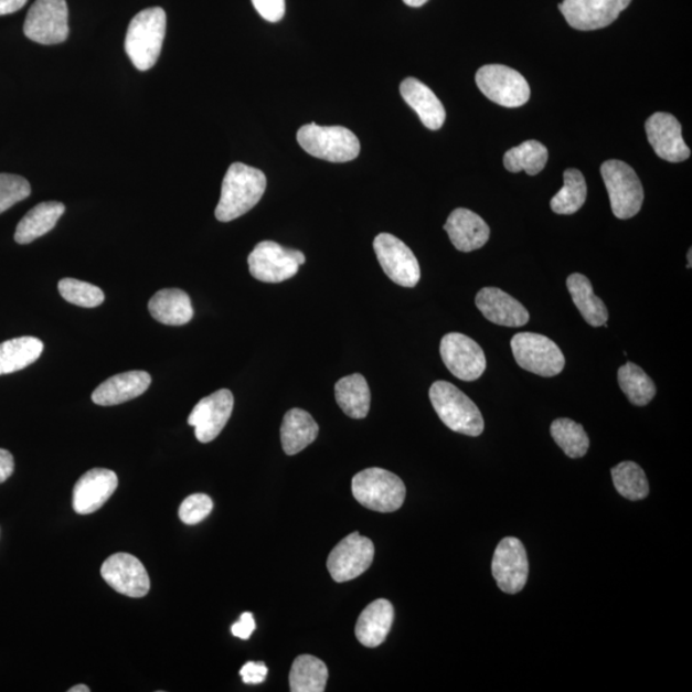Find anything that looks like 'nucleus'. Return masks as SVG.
Listing matches in <instances>:
<instances>
[{
	"label": "nucleus",
	"instance_id": "f257e3e1",
	"mask_svg": "<svg viewBox=\"0 0 692 692\" xmlns=\"http://www.w3.org/2000/svg\"><path fill=\"white\" fill-rule=\"evenodd\" d=\"M266 188V174L260 170L238 162L231 164L222 182L216 219L230 222L244 216L259 203Z\"/></svg>",
	"mask_w": 692,
	"mask_h": 692
},
{
	"label": "nucleus",
	"instance_id": "f03ea898",
	"mask_svg": "<svg viewBox=\"0 0 692 692\" xmlns=\"http://www.w3.org/2000/svg\"><path fill=\"white\" fill-rule=\"evenodd\" d=\"M167 15L161 7L148 8L131 20L125 39V51L139 71L152 68L162 52Z\"/></svg>",
	"mask_w": 692,
	"mask_h": 692
},
{
	"label": "nucleus",
	"instance_id": "7ed1b4c3",
	"mask_svg": "<svg viewBox=\"0 0 692 692\" xmlns=\"http://www.w3.org/2000/svg\"><path fill=\"white\" fill-rule=\"evenodd\" d=\"M429 401L437 416L451 432L473 437L483 433L480 409L457 386L447 381H436L429 388Z\"/></svg>",
	"mask_w": 692,
	"mask_h": 692
},
{
	"label": "nucleus",
	"instance_id": "20e7f679",
	"mask_svg": "<svg viewBox=\"0 0 692 692\" xmlns=\"http://www.w3.org/2000/svg\"><path fill=\"white\" fill-rule=\"evenodd\" d=\"M298 142L306 152L333 163L353 161L361 153V142L354 132L343 126H301Z\"/></svg>",
	"mask_w": 692,
	"mask_h": 692
},
{
	"label": "nucleus",
	"instance_id": "39448f33",
	"mask_svg": "<svg viewBox=\"0 0 692 692\" xmlns=\"http://www.w3.org/2000/svg\"><path fill=\"white\" fill-rule=\"evenodd\" d=\"M352 490L358 503L379 513L397 511L407 494L401 477L383 468H368L356 473Z\"/></svg>",
	"mask_w": 692,
	"mask_h": 692
},
{
	"label": "nucleus",
	"instance_id": "423d86ee",
	"mask_svg": "<svg viewBox=\"0 0 692 692\" xmlns=\"http://www.w3.org/2000/svg\"><path fill=\"white\" fill-rule=\"evenodd\" d=\"M600 171L615 216L619 220L635 217L643 203V188L632 167L610 159L601 164Z\"/></svg>",
	"mask_w": 692,
	"mask_h": 692
},
{
	"label": "nucleus",
	"instance_id": "0eeeda50",
	"mask_svg": "<svg viewBox=\"0 0 692 692\" xmlns=\"http://www.w3.org/2000/svg\"><path fill=\"white\" fill-rule=\"evenodd\" d=\"M515 362L524 371L543 377L560 375L566 365L562 350L553 340L534 332H520L511 341Z\"/></svg>",
	"mask_w": 692,
	"mask_h": 692
},
{
	"label": "nucleus",
	"instance_id": "6e6552de",
	"mask_svg": "<svg viewBox=\"0 0 692 692\" xmlns=\"http://www.w3.org/2000/svg\"><path fill=\"white\" fill-rule=\"evenodd\" d=\"M306 264V256L300 251L285 248L275 242H260L249 254L251 275L256 280L267 284H280L298 274Z\"/></svg>",
	"mask_w": 692,
	"mask_h": 692
},
{
	"label": "nucleus",
	"instance_id": "1a4fd4ad",
	"mask_svg": "<svg viewBox=\"0 0 692 692\" xmlns=\"http://www.w3.org/2000/svg\"><path fill=\"white\" fill-rule=\"evenodd\" d=\"M476 84L491 102L507 108H517L530 99L528 79L519 71L503 65H487L477 71Z\"/></svg>",
	"mask_w": 692,
	"mask_h": 692
},
{
	"label": "nucleus",
	"instance_id": "9d476101",
	"mask_svg": "<svg viewBox=\"0 0 692 692\" xmlns=\"http://www.w3.org/2000/svg\"><path fill=\"white\" fill-rule=\"evenodd\" d=\"M23 33L43 45L66 42L70 33L66 0H36L30 8Z\"/></svg>",
	"mask_w": 692,
	"mask_h": 692
},
{
	"label": "nucleus",
	"instance_id": "9b49d317",
	"mask_svg": "<svg viewBox=\"0 0 692 692\" xmlns=\"http://www.w3.org/2000/svg\"><path fill=\"white\" fill-rule=\"evenodd\" d=\"M373 248L390 280L403 288H415L420 280V267L407 244L392 234H380Z\"/></svg>",
	"mask_w": 692,
	"mask_h": 692
},
{
	"label": "nucleus",
	"instance_id": "f8f14e48",
	"mask_svg": "<svg viewBox=\"0 0 692 692\" xmlns=\"http://www.w3.org/2000/svg\"><path fill=\"white\" fill-rule=\"evenodd\" d=\"M375 556V545L369 537L353 532L332 549L328 568L337 583H348L360 577L371 567Z\"/></svg>",
	"mask_w": 692,
	"mask_h": 692
},
{
	"label": "nucleus",
	"instance_id": "ddd939ff",
	"mask_svg": "<svg viewBox=\"0 0 692 692\" xmlns=\"http://www.w3.org/2000/svg\"><path fill=\"white\" fill-rule=\"evenodd\" d=\"M529 571L528 553L521 540H501L491 563L492 576L500 590L512 595L522 592L528 584Z\"/></svg>",
	"mask_w": 692,
	"mask_h": 692
},
{
	"label": "nucleus",
	"instance_id": "4468645a",
	"mask_svg": "<svg viewBox=\"0 0 692 692\" xmlns=\"http://www.w3.org/2000/svg\"><path fill=\"white\" fill-rule=\"evenodd\" d=\"M440 354L447 369L461 381H476L487 370V356L482 348L464 333L451 332L445 336Z\"/></svg>",
	"mask_w": 692,
	"mask_h": 692
},
{
	"label": "nucleus",
	"instance_id": "2eb2a0df",
	"mask_svg": "<svg viewBox=\"0 0 692 692\" xmlns=\"http://www.w3.org/2000/svg\"><path fill=\"white\" fill-rule=\"evenodd\" d=\"M632 0H563L560 10L571 28L594 31L608 28Z\"/></svg>",
	"mask_w": 692,
	"mask_h": 692
},
{
	"label": "nucleus",
	"instance_id": "dca6fc26",
	"mask_svg": "<svg viewBox=\"0 0 692 692\" xmlns=\"http://www.w3.org/2000/svg\"><path fill=\"white\" fill-rule=\"evenodd\" d=\"M233 409L234 395L227 388L203 397L188 418V424L195 428L198 441L206 444L216 439L227 425Z\"/></svg>",
	"mask_w": 692,
	"mask_h": 692
},
{
	"label": "nucleus",
	"instance_id": "f3484780",
	"mask_svg": "<svg viewBox=\"0 0 692 692\" xmlns=\"http://www.w3.org/2000/svg\"><path fill=\"white\" fill-rule=\"evenodd\" d=\"M103 579L119 594L142 598L150 590V578L142 563L131 554L116 553L103 563Z\"/></svg>",
	"mask_w": 692,
	"mask_h": 692
},
{
	"label": "nucleus",
	"instance_id": "a211bd4d",
	"mask_svg": "<svg viewBox=\"0 0 692 692\" xmlns=\"http://www.w3.org/2000/svg\"><path fill=\"white\" fill-rule=\"evenodd\" d=\"M646 131L650 146L658 157L667 162L680 163L689 159L691 152L682 138V127L678 118L658 113L648 118Z\"/></svg>",
	"mask_w": 692,
	"mask_h": 692
},
{
	"label": "nucleus",
	"instance_id": "6ab92c4d",
	"mask_svg": "<svg viewBox=\"0 0 692 692\" xmlns=\"http://www.w3.org/2000/svg\"><path fill=\"white\" fill-rule=\"evenodd\" d=\"M118 487V477L106 468H94L79 477L73 505L78 514H92L105 505Z\"/></svg>",
	"mask_w": 692,
	"mask_h": 692
},
{
	"label": "nucleus",
	"instance_id": "aec40b11",
	"mask_svg": "<svg viewBox=\"0 0 692 692\" xmlns=\"http://www.w3.org/2000/svg\"><path fill=\"white\" fill-rule=\"evenodd\" d=\"M476 306L487 320L505 328H521L530 321L529 310L498 288L480 290L476 297Z\"/></svg>",
	"mask_w": 692,
	"mask_h": 692
},
{
	"label": "nucleus",
	"instance_id": "412c9836",
	"mask_svg": "<svg viewBox=\"0 0 692 692\" xmlns=\"http://www.w3.org/2000/svg\"><path fill=\"white\" fill-rule=\"evenodd\" d=\"M152 377L146 371H130L110 377L94 390L92 400L102 407H113L135 400L147 392Z\"/></svg>",
	"mask_w": 692,
	"mask_h": 692
},
{
	"label": "nucleus",
	"instance_id": "4be33fe9",
	"mask_svg": "<svg viewBox=\"0 0 692 692\" xmlns=\"http://www.w3.org/2000/svg\"><path fill=\"white\" fill-rule=\"evenodd\" d=\"M444 230L447 231L453 245L464 253L482 248L490 237L487 222L479 214L466 209L453 211Z\"/></svg>",
	"mask_w": 692,
	"mask_h": 692
},
{
	"label": "nucleus",
	"instance_id": "5701e85b",
	"mask_svg": "<svg viewBox=\"0 0 692 692\" xmlns=\"http://www.w3.org/2000/svg\"><path fill=\"white\" fill-rule=\"evenodd\" d=\"M401 94L405 103L415 110L420 121L429 130L441 129L447 113L439 98L427 85L415 77L405 78L401 84Z\"/></svg>",
	"mask_w": 692,
	"mask_h": 692
},
{
	"label": "nucleus",
	"instance_id": "b1692460",
	"mask_svg": "<svg viewBox=\"0 0 692 692\" xmlns=\"http://www.w3.org/2000/svg\"><path fill=\"white\" fill-rule=\"evenodd\" d=\"M393 622V604L386 599L375 600L362 611L356 620V639L364 647L377 648L386 640Z\"/></svg>",
	"mask_w": 692,
	"mask_h": 692
},
{
	"label": "nucleus",
	"instance_id": "393cba45",
	"mask_svg": "<svg viewBox=\"0 0 692 692\" xmlns=\"http://www.w3.org/2000/svg\"><path fill=\"white\" fill-rule=\"evenodd\" d=\"M149 312L155 320L167 326H182L193 320L192 300L180 289H163L150 299Z\"/></svg>",
	"mask_w": 692,
	"mask_h": 692
},
{
	"label": "nucleus",
	"instance_id": "a878e982",
	"mask_svg": "<svg viewBox=\"0 0 692 692\" xmlns=\"http://www.w3.org/2000/svg\"><path fill=\"white\" fill-rule=\"evenodd\" d=\"M66 206L60 202L40 203L20 221L15 228L14 241L21 245L30 244L50 233L65 213Z\"/></svg>",
	"mask_w": 692,
	"mask_h": 692
},
{
	"label": "nucleus",
	"instance_id": "bb28decb",
	"mask_svg": "<svg viewBox=\"0 0 692 692\" xmlns=\"http://www.w3.org/2000/svg\"><path fill=\"white\" fill-rule=\"evenodd\" d=\"M320 432L308 412L299 408L286 413L281 426L283 449L288 456H296L312 444Z\"/></svg>",
	"mask_w": 692,
	"mask_h": 692
},
{
	"label": "nucleus",
	"instance_id": "cd10ccee",
	"mask_svg": "<svg viewBox=\"0 0 692 692\" xmlns=\"http://www.w3.org/2000/svg\"><path fill=\"white\" fill-rule=\"evenodd\" d=\"M567 288L572 300L583 315L584 320L593 326L600 328L607 323L609 313L604 301L595 296L590 280L584 275L574 274L567 278Z\"/></svg>",
	"mask_w": 692,
	"mask_h": 692
},
{
	"label": "nucleus",
	"instance_id": "c85d7f7f",
	"mask_svg": "<svg viewBox=\"0 0 692 692\" xmlns=\"http://www.w3.org/2000/svg\"><path fill=\"white\" fill-rule=\"evenodd\" d=\"M337 402L341 411L350 418L368 417L371 407V392L368 381L361 373L345 376L336 385Z\"/></svg>",
	"mask_w": 692,
	"mask_h": 692
},
{
	"label": "nucleus",
	"instance_id": "c756f323",
	"mask_svg": "<svg viewBox=\"0 0 692 692\" xmlns=\"http://www.w3.org/2000/svg\"><path fill=\"white\" fill-rule=\"evenodd\" d=\"M44 344L33 337L7 340L0 344V376L29 368L42 355Z\"/></svg>",
	"mask_w": 692,
	"mask_h": 692
},
{
	"label": "nucleus",
	"instance_id": "7c9ffc66",
	"mask_svg": "<svg viewBox=\"0 0 692 692\" xmlns=\"http://www.w3.org/2000/svg\"><path fill=\"white\" fill-rule=\"evenodd\" d=\"M292 692H323L329 680L328 667L313 656H299L290 671Z\"/></svg>",
	"mask_w": 692,
	"mask_h": 692
},
{
	"label": "nucleus",
	"instance_id": "2f4dec72",
	"mask_svg": "<svg viewBox=\"0 0 692 692\" xmlns=\"http://www.w3.org/2000/svg\"><path fill=\"white\" fill-rule=\"evenodd\" d=\"M549 153L544 145L537 140H528L521 146L509 149L504 155V166L509 172H528L535 177L545 169Z\"/></svg>",
	"mask_w": 692,
	"mask_h": 692
},
{
	"label": "nucleus",
	"instance_id": "473e14b6",
	"mask_svg": "<svg viewBox=\"0 0 692 692\" xmlns=\"http://www.w3.org/2000/svg\"><path fill=\"white\" fill-rule=\"evenodd\" d=\"M618 384L632 404L643 407L654 400L657 387L638 364L628 362L618 370Z\"/></svg>",
	"mask_w": 692,
	"mask_h": 692
},
{
	"label": "nucleus",
	"instance_id": "72a5a7b5",
	"mask_svg": "<svg viewBox=\"0 0 692 692\" xmlns=\"http://www.w3.org/2000/svg\"><path fill=\"white\" fill-rule=\"evenodd\" d=\"M564 185L551 202L552 210L558 214H574L583 209L587 196L584 174L576 169L563 173Z\"/></svg>",
	"mask_w": 692,
	"mask_h": 692
},
{
	"label": "nucleus",
	"instance_id": "f704fd0d",
	"mask_svg": "<svg viewBox=\"0 0 692 692\" xmlns=\"http://www.w3.org/2000/svg\"><path fill=\"white\" fill-rule=\"evenodd\" d=\"M615 488L624 498L638 501L648 498L649 482L643 469L635 461H622L611 469Z\"/></svg>",
	"mask_w": 692,
	"mask_h": 692
},
{
	"label": "nucleus",
	"instance_id": "c9c22d12",
	"mask_svg": "<svg viewBox=\"0 0 692 692\" xmlns=\"http://www.w3.org/2000/svg\"><path fill=\"white\" fill-rule=\"evenodd\" d=\"M551 434L560 448L569 458H583L586 456L590 440L583 425L569 418L555 419L551 427Z\"/></svg>",
	"mask_w": 692,
	"mask_h": 692
},
{
	"label": "nucleus",
	"instance_id": "e433bc0d",
	"mask_svg": "<svg viewBox=\"0 0 692 692\" xmlns=\"http://www.w3.org/2000/svg\"><path fill=\"white\" fill-rule=\"evenodd\" d=\"M58 290L63 299L77 307L95 308L105 301V292L98 286L76 278H63L58 284Z\"/></svg>",
	"mask_w": 692,
	"mask_h": 692
},
{
	"label": "nucleus",
	"instance_id": "4c0bfd02",
	"mask_svg": "<svg viewBox=\"0 0 692 692\" xmlns=\"http://www.w3.org/2000/svg\"><path fill=\"white\" fill-rule=\"evenodd\" d=\"M31 194L26 179L18 174L0 173V213L11 209Z\"/></svg>",
	"mask_w": 692,
	"mask_h": 692
},
{
	"label": "nucleus",
	"instance_id": "58836bf2",
	"mask_svg": "<svg viewBox=\"0 0 692 692\" xmlns=\"http://www.w3.org/2000/svg\"><path fill=\"white\" fill-rule=\"evenodd\" d=\"M213 509V500L205 494L188 497L179 509V517L185 524L201 523L209 517Z\"/></svg>",
	"mask_w": 692,
	"mask_h": 692
},
{
	"label": "nucleus",
	"instance_id": "ea45409f",
	"mask_svg": "<svg viewBox=\"0 0 692 692\" xmlns=\"http://www.w3.org/2000/svg\"><path fill=\"white\" fill-rule=\"evenodd\" d=\"M260 18L268 22H280L284 19L285 0H252Z\"/></svg>",
	"mask_w": 692,
	"mask_h": 692
},
{
	"label": "nucleus",
	"instance_id": "a19ab883",
	"mask_svg": "<svg viewBox=\"0 0 692 692\" xmlns=\"http://www.w3.org/2000/svg\"><path fill=\"white\" fill-rule=\"evenodd\" d=\"M267 666L262 662H248L243 666L241 675L246 685H259L267 678Z\"/></svg>",
	"mask_w": 692,
	"mask_h": 692
},
{
	"label": "nucleus",
	"instance_id": "79ce46f5",
	"mask_svg": "<svg viewBox=\"0 0 692 692\" xmlns=\"http://www.w3.org/2000/svg\"><path fill=\"white\" fill-rule=\"evenodd\" d=\"M256 630V620L249 611L243 614L241 619L231 627V632H233L236 638L242 640H248L252 634Z\"/></svg>",
	"mask_w": 692,
	"mask_h": 692
},
{
	"label": "nucleus",
	"instance_id": "37998d69",
	"mask_svg": "<svg viewBox=\"0 0 692 692\" xmlns=\"http://www.w3.org/2000/svg\"><path fill=\"white\" fill-rule=\"evenodd\" d=\"M14 459L10 451L0 449V483L6 482L13 475Z\"/></svg>",
	"mask_w": 692,
	"mask_h": 692
},
{
	"label": "nucleus",
	"instance_id": "c03bdc74",
	"mask_svg": "<svg viewBox=\"0 0 692 692\" xmlns=\"http://www.w3.org/2000/svg\"><path fill=\"white\" fill-rule=\"evenodd\" d=\"M26 3L28 0H0V15L18 12Z\"/></svg>",
	"mask_w": 692,
	"mask_h": 692
},
{
	"label": "nucleus",
	"instance_id": "a18cd8bd",
	"mask_svg": "<svg viewBox=\"0 0 692 692\" xmlns=\"http://www.w3.org/2000/svg\"><path fill=\"white\" fill-rule=\"evenodd\" d=\"M403 2L409 7L418 8L425 6L428 0H403Z\"/></svg>",
	"mask_w": 692,
	"mask_h": 692
},
{
	"label": "nucleus",
	"instance_id": "49530a36",
	"mask_svg": "<svg viewBox=\"0 0 692 692\" xmlns=\"http://www.w3.org/2000/svg\"><path fill=\"white\" fill-rule=\"evenodd\" d=\"M68 691L70 692H89L91 689L85 685H77V686L71 688Z\"/></svg>",
	"mask_w": 692,
	"mask_h": 692
},
{
	"label": "nucleus",
	"instance_id": "de8ad7c7",
	"mask_svg": "<svg viewBox=\"0 0 692 692\" xmlns=\"http://www.w3.org/2000/svg\"><path fill=\"white\" fill-rule=\"evenodd\" d=\"M691 254H692V251L690 249V251H689V254H688V258H689V266H688V267H689V268H691V265H692V262H691Z\"/></svg>",
	"mask_w": 692,
	"mask_h": 692
}]
</instances>
